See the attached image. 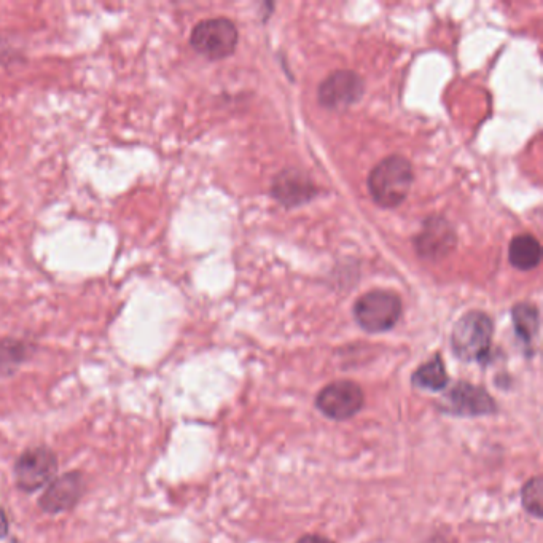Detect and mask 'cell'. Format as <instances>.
Instances as JSON below:
<instances>
[{
	"label": "cell",
	"instance_id": "obj_1",
	"mask_svg": "<svg viewBox=\"0 0 543 543\" xmlns=\"http://www.w3.org/2000/svg\"><path fill=\"white\" fill-rule=\"evenodd\" d=\"M415 182V171L402 155H391L379 161L367 179L368 192L379 208H399L407 200Z\"/></svg>",
	"mask_w": 543,
	"mask_h": 543
},
{
	"label": "cell",
	"instance_id": "obj_2",
	"mask_svg": "<svg viewBox=\"0 0 543 543\" xmlns=\"http://www.w3.org/2000/svg\"><path fill=\"white\" fill-rule=\"evenodd\" d=\"M494 322L488 314L473 309L454 324L451 349L454 356L467 364H481L491 356Z\"/></svg>",
	"mask_w": 543,
	"mask_h": 543
},
{
	"label": "cell",
	"instance_id": "obj_3",
	"mask_svg": "<svg viewBox=\"0 0 543 543\" xmlns=\"http://www.w3.org/2000/svg\"><path fill=\"white\" fill-rule=\"evenodd\" d=\"M402 313V298L391 290H372L354 305V319L367 333L389 332L399 324Z\"/></svg>",
	"mask_w": 543,
	"mask_h": 543
},
{
	"label": "cell",
	"instance_id": "obj_4",
	"mask_svg": "<svg viewBox=\"0 0 543 543\" xmlns=\"http://www.w3.org/2000/svg\"><path fill=\"white\" fill-rule=\"evenodd\" d=\"M238 28L228 18H209L193 28L190 45L198 55L209 61H220L235 53L238 47Z\"/></svg>",
	"mask_w": 543,
	"mask_h": 543
},
{
	"label": "cell",
	"instance_id": "obj_5",
	"mask_svg": "<svg viewBox=\"0 0 543 543\" xmlns=\"http://www.w3.org/2000/svg\"><path fill=\"white\" fill-rule=\"evenodd\" d=\"M316 408L332 421H349L365 407V392L351 379H336L316 395Z\"/></svg>",
	"mask_w": 543,
	"mask_h": 543
},
{
	"label": "cell",
	"instance_id": "obj_6",
	"mask_svg": "<svg viewBox=\"0 0 543 543\" xmlns=\"http://www.w3.org/2000/svg\"><path fill=\"white\" fill-rule=\"evenodd\" d=\"M58 472L56 454L45 448L36 446L24 451L15 464V481L23 493H36L50 483Z\"/></svg>",
	"mask_w": 543,
	"mask_h": 543
},
{
	"label": "cell",
	"instance_id": "obj_7",
	"mask_svg": "<svg viewBox=\"0 0 543 543\" xmlns=\"http://www.w3.org/2000/svg\"><path fill=\"white\" fill-rule=\"evenodd\" d=\"M442 410L448 415L478 418L494 415L497 402L485 387L459 381L443 397Z\"/></svg>",
	"mask_w": 543,
	"mask_h": 543
},
{
	"label": "cell",
	"instance_id": "obj_8",
	"mask_svg": "<svg viewBox=\"0 0 543 543\" xmlns=\"http://www.w3.org/2000/svg\"><path fill=\"white\" fill-rule=\"evenodd\" d=\"M365 83L352 71H335L321 83L317 98L321 106L330 110H343L362 99Z\"/></svg>",
	"mask_w": 543,
	"mask_h": 543
},
{
	"label": "cell",
	"instance_id": "obj_9",
	"mask_svg": "<svg viewBox=\"0 0 543 543\" xmlns=\"http://www.w3.org/2000/svg\"><path fill=\"white\" fill-rule=\"evenodd\" d=\"M456 243H458L456 230L440 215H432L426 219L421 231L413 239L419 257L427 260H440L450 255L456 249Z\"/></svg>",
	"mask_w": 543,
	"mask_h": 543
},
{
	"label": "cell",
	"instance_id": "obj_10",
	"mask_svg": "<svg viewBox=\"0 0 543 543\" xmlns=\"http://www.w3.org/2000/svg\"><path fill=\"white\" fill-rule=\"evenodd\" d=\"M85 491V480L80 472H69L51 481L47 491L40 497L39 505L50 515L67 512L79 504Z\"/></svg>",
	"mask_w": 543,
	"mask_h": 543
},
{
	"label": "cell",
	"instance_id": "obj_11",
	"mask_svg": "<svg viewBox=\"0 0 543 543\" xmlns=\"http://www.w3.org/2000/svg\"><path fill=\"white\" fill-rule=\"evenodd\" d=\"M271 192L279 203L284 204L286 208H293L313 200L317 188L313 180L306 177L303 172L297 169H284L274 177Z\"/></svg>",
	"mask_w": 543,
	"mask_h": 543
},
{
	"label": "cell",
	"instance_id": "obj_12",
	"mask_svg": "<svg viewBox=\"0 0 543 543\" xmlns=\"http://www.w3.org/2000/svg\"><path fill=\"white\" fill-rule=\"evenodd\" d=\"M508 260L516 270L531 271L542 262V247L536 236L523 233L515 236L508 246Z\"/></svg>",
	"mask_w": 543,
	"mask_h": 543
},
{
	"label": "cell",
	"instance_id": "obj_13",
	"mask_svg": "<svg viewBox=\"0 0 543 543\" xmlns=\"http://www.w3.org/2000/svg\"><path fill=\"white\" fill-rule=\"evenodd\" d=\"M411 384L419 391L442 392L450 384V376L446 372L445 360L440 354H435L427 360L411 376Z\"/></svg>",
	"mask_w": 543,
	"mask_h": 543
},
{
	"label": "cell",
	"instance_id": "obj_14",
	"mask_svg": "<svg viewBox=\"0 0 543 543\" xmlns=\"http://www.w3.org/2000/svg\"><path fill=\"white\" fill-rule=\"evenodd\" d=\"M513 329H515L516 338L521 341L524 348L528 349V354L532 356V346L537 340L540 330L539 309L529 303H520L512 309Z\"/></svg>",
	"mask_w": 543,
	"mask_h": 543
},
{
	"label": "cell",
	"instance_id": "obj_15",
	"mask_svg": "<svg viewBox=\"0 0 543 543\" xmlns=\"http://www.w3.org/2000/svg\"><path fill=\"white\" fill-rule=\"evenodd\" d=\"M28 359V346L23 341L5 338L0 340V378L15 375L16 370Z\"/></svg>",
	"mask_w": 543,
	"mask_h": 543
},
{
	"label": "cell",
	"instance_id": "obj_16",
	"mask_svg": "<svg viewBox=\"0 0 543 543\" xmlns=\"http://www.w3.org/2000/svg\"><path fill=\"white\" fill-rule=\"evenodd\" d=\"M521 505L536 520L543 518V478L540 475L529 478L521 488Z\"/></svg>",
	"mask_w": 543,
	"mask_h": 543
},
{
	"label": "cell",
	"instance_id": "obj_17",
	"mask_svg": "<svg viewBox=\"0 0 543 543\" xmlns=\"http://www.w3.org/2000/svg\"><path fill=\"white\" fill-rule=\"evenodd\" d=\"M295 543H335L329 537L321 536V534H306L300 537Z\"/></svg>",
	"mask_w": 543,
	"mask_h": 543
},
{
	"label": "cell",
	"instance_id": "obj_18",
	"mask_svg": "<svg viewBox=\"0 0 543 543\" xmlns=\"http://www.w3.org/2000/svg\"><path fill=\"white\" fill-rule=\"evenodd\" d=\"M8 534V520L4 510L0 508V539H4Z\"/></svg>",
	"mask_w": 543,
	"mask_h": 543
}]
</instances>
